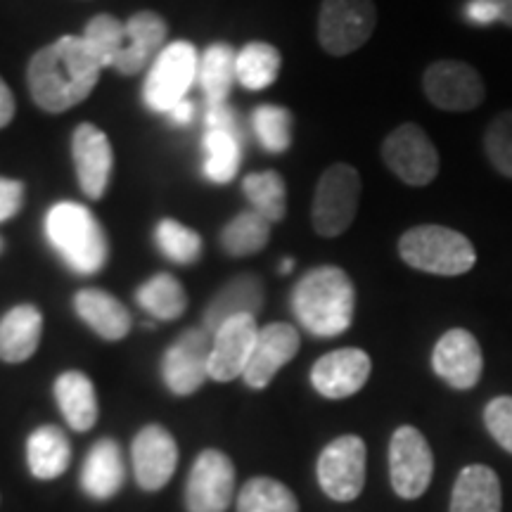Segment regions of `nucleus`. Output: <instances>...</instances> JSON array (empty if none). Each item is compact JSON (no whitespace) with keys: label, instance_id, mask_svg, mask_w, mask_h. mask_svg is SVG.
<instances>
[{"label":"nucleus","instance_id":"obj_1","mask_svg":"<svg viewBox=\"0 0 512 512\" xmlns=\"http://www.w3.org/2000/svg\"><path fill=\"white\" fill-rule=\"evenodd\" d=\"M100 72V62L81 36H62L31 57L27 72L31 98L43 112H67L93 93Z\"/></svg>","mask_w":512,"mask_h":512},{"label":"nucleus","instance_id":"obj_2","mask_svg":"<svg viewBox=\"0 0 512 512\" xmlns=\"http://www.w3.org/2000/svg\"><path fill=\"white\" fill-rule=\"evenodd\" d=\"M292 311L313 337H337L354 323L356 287L339 266L306 271L292 290Z\"/></svg>","mask_w":512,"mask_h":512},{"label":"nucleus","instance_id":"obj_3","mask_svg":"<svg viewBox=\"0 0 512 512\" xmlns=\"http://www.w3.org/2000/svg\"><path fill=\"white\" fill-rule=\"evenodd\" d=\"M46 238L67 268L79 275L102 271L110 256L107 235L95 214L79 202H57L46 214Z\"/></svg>","mask_w":512,"mask_h":512},{"label":"nucleus","instance_id":"obj_4","mask_svg":"<svg viewBox=\"0 0 512 512\" xmlns=\"http://www.w3.org/2000/svg\"><path fill=\"white\" fill-rule=\"evenodd\" d=\"M399 256L403 264L415 271L441 275V278H456L472 271L477 264L472 240L439 223H422L406 230L399 240Z\"/></svg>","mask_w":512,"mask_h":512},{"label":"nucleus","instance_id":"obj_5","mask_svg":"<svg viewBox=\"0 0 512 512\" xmlns=\"http://www.w3.org/2000/svg\"><path fill=\"white\" fill-rule=\"evenodd\" d=\"M361 200V174L347 162H335L318 178L311 223L320 238H339L351 228Z\"/></svg>","mask_w":512,"mask_h":512},{"label":"nucleus","instance_id":"obj_6","mask_svg":"<svg viewBox=\"0 0 512 512\" xmlns=\"http://www.w3.org/2000/svg\"><path fill=\"white\" fill-rule=\"evenodd\" d=\"M200 55L188 41H174L164 46L143 83V102L147 110L166 114L171 107L188 98L192 83L197 81Z\"/></svg>","mask_w":512,"mask_h":512},{"label":"nucleus","instance_id":"obj_7","mask_svg":"<svg viewBox=\"0 0 512 512\" xmlns=\"http://www.w3.org/2000/svg\"><path fill=\"white\" fill-rule=\"evenodd\" d=\"M377 27L373 0H323L318 15V43L332 57L363 48Z\"/></svg>","mask_w":512,"mask_h":512},{"label":"nucleus","instance_id":"obj_8","mask_svg":"<svg viewBox=\"0 0 512 512\" xmlns=\"http://www.w3.org/2000/svg\"><path fill=\"white\" fill-rule=\"evenodd\" d=\"M387 169L411 188H425L439 176V152L425 128L418 124L396 126L382 143Z\"/></svg>","mask_w":512,"mask_h":512},{"label":"nucleus","instance_id":"obj_9","mask_svg":"<svg viewBox=\"0 0 512 512\" xmlns=\"http://www.w3.org/2000/svg\"><path fill=\"white\" fill-rule=\"evenodd\" d=\"M422 91L437 110L472 112L486 100L482 74L460 60H437L422 74Z\"/></svg>","mask_w":512,"mask_h":512},{"label":"nucleus","instance_id":"obj_10","mask_svg":"<svg viewBox=\"0 0 512 512\" xmlns=\"http://www.w3.org/2000/svg\"><path fill=\"white\" fill-rule=\"evenodd\" d=\"M366 453V441L356 434H344L323 448L318 458V482L332 501L349 503L361 496L366 484Z\"/></svg>","mask_w":512,"mask_h":512},{"label":"nucleus","instance_id":"obj_11","mask_svg":"<svg viewBox=\"0 0 512 512\" xmlns=\"http://www.w3.org/2000/svg\"><path fill=\"white\" fill-rule=\"evenodd\" d=\"M434 475V456L420 430L403 425L389 441V479L396 496L413 501L427 491Z\"/></svg>","mask_w":512,"mask_h":512},{"label":"nucleus","instance_id":"obj_12","mask_svg":"<svg viewBox=\"0 0 512 512\" xmlns=\"http://www.w3.org/2000/svg\"><path fill=\"white\" fill-rule=\"evenodd\" d=\"M235 494V465L226 453L202 451L192 465L185 505L188 512H226Z\"/></svg>","mask_w":512,"mask_h":512},{"label":"nucleus","instance_id":"obj_13","mask_svg":"<svg viewBox=\"0 0 512 512\" xmlns=\"http://www.w3.org/2000/svg\"><path fill=\"white\" fill-rule=\"evenodd\" d=\"M211 332L192 328L166 349L162 356V380L171 394L190 396L209 377Z\"/></svg>","mask_w":512,"mask_h":512},{"label":"nucleus","instance_id":"obj_14","mask_svg":"<svg viewBox=\"0 0 512 512\" xmlns=\"http://www.w3.org/2000/svg\"><path fill=\"white\" fill-rule=\"evenodd\" d=\"M432 368L448 387L458 392L477 387L484 373V356L477 337L463 328L444 332L432 351Z\"/></svg>","mask_w":512,"mask_h":512},{"label":"nucleus","instance_id":"obj_15","mask_svg":"<svg viewBox=\"0 0 512 512\" xmlns=\"http://www.w3.org/2000/svg\"><path fill=\"white\" fill-rule=\"evenodd\" d=\"M133 475L140 489L159 491L169 484L178 465V444L162 425H147L131 446Z\"/></svg>","mask_w":512,"mask_h":512},{"label":"nucleus","instance_id":"obj_16","mask_svg":"<svg viewBox=\"0 0 512 512\" xmlns=\"http://www.w3.org/2000/svg\"><path fill=\"white\" fill-rule=\"evenodd\" d=\"M373 361L363 349H337L311 368L313 389L325 399H349L366 387Z\"/></svg>","mask_w":512,"mask_h":512},{"label":"nucleus","instance_id":"obj_17","mask_svg":"<svg viewBox=\"0 0 512 512\" xmlns=\"http://www.w3.org/2000/svg\"><path fill=\"white\" fill-rule=\"evenodd\" d=\"M256 335L254 316H238L223 323L211 335V356H209V377L216 382H230L242 377L252 358Z\"/></svg>","mask_w":512,"mask_h":512},{"label":"nucleus","instance_id":"obj_18","mask_svg":"<svg viewBox=\"0 0 512 512\" xmlns=\"http://www.w3.org/2000/svg\"><path fill=\"white\" fill-rule=\"evenodd\" d=\"M72 157L83 195L100 200L112 178L114 155L110 138L95 124H81L72 138Z\"/></svg>","mask_w":512,"mask_h":512},{"label":"nucleus","instance_id":"obj_19","mask_svg":"<svg viewBox=\"0 0 512 512\" xmlns=\"http://www.w3.org/2000/svg\"><path fill=\"white\" fill-rule=\"evenodd\" d=\"M299 344H302V339H299L297 328H292L290 323H271L261 328L256 335L252 358H249L245 375H242L247 387H268L273 377L278 375V370L297 356Z\"/></svg>","mask_w":512,"mask_h":512},{"label":"nucleus","instance_id":"obj_20","mask_svg":"<svg viewBox=\"0 0 512 512\" xmlns=\"http://www.w3.org/2000/svg\"><path fill=\"white\" fill-rule=\"evenodd\" d=\"M166 34H169V27L157 12H136L126 22V48L121 50L117 62H114V72L133 76L143 72L145 67H152V62L164 50Z\"/></svg>","mask_w":512,"mask_h":512},{"label":"nucleus","instance_id":"obj_21","mask_svg":"<svg viewBox=\"0 0 512 512\" xmlns=\"http://www.w3.org/2000/svg\"><path fill=\"white\" fill-rule=\"evenodd\" d=\"M264 306V283L259 275L242 273L223 285L204 311V330L214 335L223 323L238 316H254Z\"/></svg>","mask_w":512,"mask_h":512},{"label":"nucleus","instance_id":"obj_22","mask_svg":"<svg viewBox=\"0 0 512 512\" xmlns=\"http://www.w3.org/2000/svg\"><path fill=\"white\" fill-rule=\"evenodd\" d=\"M126 482V467L121 448L114 439L95 441L81 465V486L86 496L95 501H107L117 496Z\"/></svg>","mask_w":512,"mask_h":512},{"label":"nucleus","instance_id":"obj_23","mask_svg":"<svg viewBox=\"0 0 512 512\" xmlns=\"http://www.w3.org/2000/svg\"><path fill=\"white\" fill-rule=\"evenodd\" d=\"M74 311L95 335L107 342H119L131 332V313L114 294L105 290L86 287L76 292Z\"/></svg>","mask_w":512,"mask_h":512},{"label":"nucleus","instance_id":"obj_24","mask_svg":"<svg viewBox=\"0 0 512 512\" xmlns=\"http://www.w3.org/2000/svg\"><path fill=\"white\" fill-rule=\"evenodd\" d=\"M43 335V316L36 306L19 304L0 318V358L24 363L36 354Z\"/></svg>","mask_w":512,"mask_h":512},{"label":"nucleus","instance_id":"obj_25","mask_svg":"<svg viewBox=\"0 0 512 512\" xmlns=\"http://www.w3.org/2000/svg\"><path fill=\"white\" fill-rule=\"evenodd\" d=\"M55 401L60 406L62 418L74 432L93 430L98 422V396L91 377L79 370H67L55 380Z\"/></svg>","mask_w":512,"mask_h":512},{"label":"nucleus","instance_id":"obj_26","mask_svg":"<svg viewBox=\"0 0 512 512\" xmlns=\"http://www.w3.org/2000/svg\"><path fill=\"white\" fill-rule=\"evenodd\" d=\"M498 475L486 465H467L453 486L451 512H501Z\"/></svg>","mask_w":512,"mask_h":512},{"label":"nucleus","instance_id":"obj_27","mask_svg":"<svg viewBox=\"0 0 512 512\" xmlns=\"http://www.w3.org/2000/svg\"><path fill=\"white\" fill-rule=\"evenodd\" d=\"M72 444L55 425H43L27 439V465L36 479H57L67 472Z\"/></svg>","mask_w":512,"mask_h":512},{"label":"nucleus","instance_id":"obj_28","mask_svg":"<svg viewBox=\"0 0 512 512\" xmlns=\"http://www.w3.org/2000/svg\"><path fill=\"white\" fill-rule=\"evenodd\" d=\"M235 81H238V53L228 43H214L204 50L200 69H197V83H200L207 105L226 102Z\"/></svg>","mask_w":512,"mask_h":512},{"label":"nucleus","instance_id":"obj_29","mask_svg":"<svg viewBox=\"0 0 512 512\" xmlns=\"http://www.w3.org/2000/svg\"><path fill=\"white\" fill-rule=\"evenodd\" d=\"M204 178L216 185H226L238 176L242 162V133L223 128H204Z\"/></svg>","mask_w":512,"mask_h":512},{"label":"nucleus","instance_id":"obj_30","mask_svg":"<svg viewBox=\"0 0 512 512\" xmlns=\"http://www.w3.org/2000/svg\"><path fill=\"white\" fill-rule=\"evenodd\" d=\"M136 302L145 313L157 320H176L188 309V294L174 275L157 273L138 287Z\"/></svg>","mask_w":512,"mask_h":512},{"label":"nucleus","instance_id":"obj_31","mask_svg":"<svg viewBox=\"0 0 512 512\" xmlns=\"http://www.w3.org/2000/svg\"><path fill=\"white\" fill-rule=\"evenodd\" d=\"M280 64H283V57L271 43H247L238 53L240 86H245L247 91H264L280 76Z\"/></svg>","mask_w":512,"mask_h":512},{"label":"nucleus","instance_id":"obj_32","mask_svg":"<svg viewBox=\"0 0 512 512\" xmlns=\"http://www.w3.org/2000/svg\"><path fill=\"white\" fill-rule=\"evenodd\" d=\"M249 204L256 214H261L268 223H280L287 214V188L285 178L278 171H261L249 174L242 181Z\"/></svg>","mask_w":512,"mask_h":512},{"label":"nucleus","instance_id":"obj_33","mask_svg":"<svg viewBox=\"0 0 512 512\" xmlns=\"http://www.w3.org/2000/svg\"><path fill=\"white\" fill-rule=\"evenodd\" d=\"M271 238V223L254 209L242 211L223 228L221 245L230 256H249L261 252Z\"/></svg>","mask_w":512,"mask_h":512},{"label":"nucleus","instance_id":"obj_34","mask_svg":"<svg viewBox=\"0 0 512 512\" xmlns=\"http://www.w3.org/2000/svg\"><path fill=\"white\" fill-rule=\"evenodd\" d=\"M238 512H299V503L278 479L254 477L240 489Z\"/></svg>","mask_w":512,"mask_h":512},{"label":"nucleus","instance_id":"obj_35","mask_svg":"<svg viewBox=\"0 0 512 512\" xmlns=\"http://www.w3.org/2000/svg\"><path fill=\"white\" fill-rule=\"evenodd\" d=\"M83 43L91 50L102 69L114 67L121 50L126 48V24H121L112 15H98L86 24L83 31Z\"/></svg>","mask_w":512,"mask_h":512},{"label":"nucleus","instance_id":"obj_36","mask_svg":"<svg viewBox=\"0 0 512 512\" xmlns=\"http://www.w3.org/2000/svg\"><path fill=\"white\" fill-rule=\"evenodd\" d=\"M292 112L280 105H259L252 112L254 136L271 155H283L292 145Z\"/></svg>","mask_w":512,"mask_h":512},{"label":"nucleus","instance_id":"obj_37","mask_svg":"<svg viewBox=\"0 0 512 512\" xmlns=\"http://www.w3.org/2000/svg\"><path fill=\"white\" fill-rule=\"evenodd\" d=\"M159 252L174 264H195L202 254V238L174 219H162L155 230Z\"/></svg>","mask_w":512,"mask_h":512},{"label":"nucleus","instance_id":"obj_38","mask_svg":"<svg viewBox=\"0 0 512 512\" xmlns=\"http://www.w3.org/2000/svg\"><path fill=\"white\" fill-rule=\"evenodd\" d=\"M484 155L503 178L512 181V110L496 114L484 131Z\"/></svg>","mask_w":512,"mask_h":512},{"label":"nucleus","instance_id":"obj_39","mask_svg":"<svg viewBox=\"0 0 512 512\" xmlns=\"http://www.w3.org/2000/svg\"><path fill=\"white\" fill-rule=\"evenodd\" d=\"M484 425L496 444L512 453V396H496L486 403Z\"/></svg>","mask_w":512,"mask_h":512},{"label":"nucleus","instance_id":"obj_40","mask_svg":"<svg viewBox=\"0 0 512 512\" xmlns=\"http://www.w3.org/2000/svg\"><path fill=\"white\" fill-rule=\"evenodd\" d=\"M24 204V185L12 178H0V223L10 221Z\"/></svg>","mask_w":512,"mask_h":512},{"label":"nucleus","instance_id":"obj_41","mask_svg":"<svg viewBox=\"0 0 512 512\" xmlns=\"http://www.w3.org/2000/svg\"><path fill=\"white\" fill-rule=\"evenodd\" d=\"M204 124H207V128H223V131L242 133V128L238 126V117H235V112L230 110L226 102H221V105H207Z\"/></svg>","mask_w":512,"mask_h":512},{"label":"nucleus","instance_id":"obj_42","mask_svg":"<svg viewBox=\"0 0 512 512\" xmlns=\"http://www.w3.org/2000/svg\"><path fill=\"white\" fill-rule=\"evenodd\" d=\"M465 15L472 24H477V27H489V24L498 22L496 10L491 8L486 0H470V3H467V8H465Z\"/></svg>","mask_w":512,"mask_h":512},{"label":"nucleus","instance_id":"obj_43","mask_svg":"<svg viewBox=\"0 0 512 512\" xmlns=\"http://www.w3.org/2000/svg\"><path fill=\"white\" fill-rule=\"evenodd\" d=\"M166 117H169V121L174 126H190L192 119H195V105L185 98L183 102H178L176 107H171L169 112H166Z\"/></svg>","mask_w":512,"mask_h":512},{"label":"nucleus","instance_id":"obj_44","mask_svg":"<svg viewBox=\"0 0 512 512\" xmlns=\"http://www.w3.org/2000/svg\"><path fill=\"white\" fill-rule=\"evenodd\" d=\"M15 117V98H12L8 83L0 79V128L8 126Z\"/></svg>","mask_w":512,"mask_h":512},{"label":"nucleus","instance_id":"obj_45","mask_svg":"<svg viewBox=\"0 0 512 512\" xmlns=\"http://www.w3.org/2000/svg\"><path fill=\"white\" fill-rule=\"evenodd\" d=\"M496 10L498 22L512 29V0H486Z\"/></svg>","mask_w":512,"mask_h":512},{"label":"nucleus","instance_id":"obj_46","mask_svg":"<svg viewBox=\"0 0 512 512\" xmlns=\"http://www.w3.org/2000/svg\"><path fill=\"white\" fill-rule=\"evenodd\" d=\"M292 268H294V259L292 256H285L283 259V264H280V273H292Z\"/></svg>","mask_w":512,"mask_h":512},{"label":"nucleus","instance_id":"obj_47","mask_svg":"<svg viewBox=\"0 0 512 512\" xmlns=\"http://www.w3.org/2000/svg\"><path fill=\"white\" fill-rule=\"evenodd\" d=\"M0 252H3V238H0Z\"/></svg>","mask_w":512,"mask_h":512}]
</instances>
